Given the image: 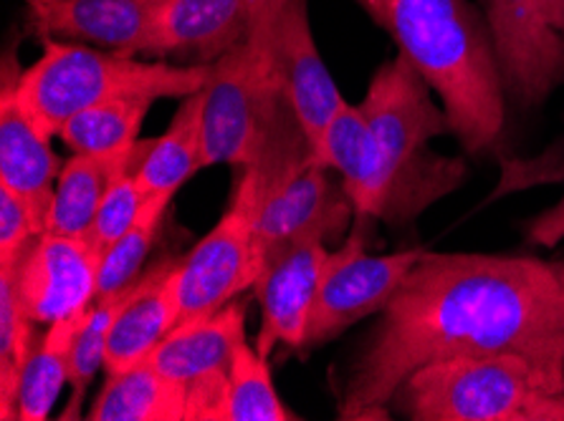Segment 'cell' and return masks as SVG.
Segmentation results:
<instances>
[{
  "label": "cell",
  "mask_w": 564,
  "mask_h": 421,
  "mask_svg": "<svg viewBox=\"0 0 564 421\" xmlns=\"http://www.w3.org/2000/svg\"><path fill=\"white\" fill-rule=\"evenodd\" d=\"M514 354L564 386V303L552 263L527 255L425 253L382 308L341 391L345 421L390 419L417 368Z\"/></svg>",
  "instance_id": "cell-1"
},
{
  "label": "cell",
  "mask_w": 564,
  "mask_h": 421,
  "mask_svg": "<svg viewBox=\"0 0 564 421\" xmlns=\"http://www.w3.org/2000/svg\"><path fill=\"white\" fill-rule=\"evenodd\" d=\"M390 33L438 93L466 154H486L503 140L507 89L491 33L471 0H357Z\"/></svg>",
  "instance_id": "cell-2"
},
{
  "label": "cell",
  "mask_w": 564,
  "mask_h": 421,
  "mask_svg": "<svg viewBox=\"0 0 564 421\" xmlns=\"http://www.w3.org/2000/svg\"><path fill=\"white\" fill-rule=\"evenodd\" d=\"M360 109L380 149L382 222L405 225L466 182L464 159L429 149L431 140L453 134V126L446 109L435 104L429 81L405 54L398 51L372 74Z\"/></svg>",
  "instance_id": "cell-3"
},
{
  "label": "cell",
  "mask_w": 564,
  "mask_h": 421,
  "mask_svg": "<svg viewBox=\"0 0 564 421\" xmlns=\"http://www.w3.org/2000/svg\"><path fill=\"white\" fill-rule=\"evenodd\" d=\"M208 76L210 64L140 62L87 43L46 38L39 62L13 76V91L33 124L56 136L68 119L109 99H185L200 91Z\"/></svg>",
  "instance_id": "cell-4"
},
{
  "label": "cell",
  "mask_w": 564,
  "mask_h": 421,
  "mask_svg": "<svg viewBox=\"0 0 564 421\" xmlns=\"http://www.w3.org/2000/svg\"><path fill=\"white\" fill-rule=\"evenodd\" d=\"M390 409L413 421H564V386L514 354L448 358L417 368Z\"/></svg>",
  "instance_id": "cell-5"
},
{
  "label": "cell",
  "mask_w": 564,
  "mask_h": 421,
  "mask_svg": "<svg viewBox=\"0 0 564 421\" xmlns=\"http://www.w3.org/2000/svg\"><path fill=\"white\" fill-rule=\"evenodd\" d=\"M281 3L269 5L251 36L210 64L203 86V169L253 165L289 107L271 64V31Z\"/></svg>",
  "instance_id": "cell-6"
},
{
  "label": "cell",
  "mask_w": 564,
  "mask_h": 421,
  "mask_svg": "<svg viewBox=\"0 0 564 421\" xmlns=\"http://www.w3.org/2000/svg\"><path fill=\"white\" fill-rule=\"evenodd\" d=\"M375 218L357 214L352 230L341 240L316 293L302 354L337 339L362 318L382 313L395 296L410 268L425 251H400L392 255L367 253Z\"/></svg>",
  "instance_id": "cell-7"
},
{
  "label": "cell",
  "mask_w": 564,
  "mask_h": 421,
  "mask_svg": "<svg viewBox=\"0 0 564 421\" xmlns=\"http://www.w3.org/2000/svg\"><path fill=\"white\" fill-rule=\"evenodd\" d=\"M355 218V204L339 179L332 177V169L316 165L312 157L304 159L273 179L263 197L253 237L256 275H261L281 251L302 240L316 237L341 245Z\"/></svg>",
  "instance_id": "cell-8"
},
{
  "label": "cell",
  "mask_w": 564,
  "mask_h": 421,
  "mask_svg": "<svg viewBox=\"0 0 564 421\" xmlns=\"http://www.w3.org/2000/svg\"><path fill=\"white\" fill-rule=\"evenodd\" d=\"M243 298L230 300L208 315L175 325L150 361L170 381L183 386L187 421H220L236 348L246 341Z\"/></svg>",
  "instance_id": "cell-9"
},
{
  "label": "cell",
  "mask_w": 564,
  "mask_h": 421,
  "mask_svg": "<svg viewBox=\"0 0 564 421\" xmlns=\"http://www.w3.org/2000/svg\"><path fill=\"white\" fill-rule=\"evenodd\" d=\"M501 68L503 89L517 107L532 109L564 84V36L546 0H478Z\"/></svg>",
  "instance_id": "cell-10"
},
{
  "label": "cell",
  "mask_w": 564,
  "mask_h": 421,
  "mask_svg": "<svg viewBox=\"0 0 564 421\" xmlns=\"http://www.w3.org/2000/svg\"><path fill=\"white\" fill-rule=\"evenodd\" d=\"M101 251L87 237L44 232L15 265V282L36 325H51L89 311L97 300Z\"/></svg>",
  "instance_id": "cell-11"
},
{
  "label": "cell",
  "mask_w": 564,
  "mask_h": 421,
  "mask_svg": "<svg viewBox=\"0 0 564 421\" xmlns=\"http://www.w3.org/2000/svg\"><path fill=\"white\" fill-rule=\"evenodd\" d=\"M271 64L281 97L302 124L312 152L345 97L314 41L306 0H284L279 5L271 31Z\"/></svg>",
  "instance_id": "cell-12"
},
{
  "label": "cell",
  "mask_w": 564,
  "mask_h": 421,
  "mask_svg": "<svg viewBox=\"0 0 564 421\" xmlns=\"http://www.w3.org/2000/svg\"><path fill=\"white\" fill-rule=\"evenodd\" d=\"M332 257L335 251L329 243L312 237L281 251L261 270L253 286L261 306V329L253 346L263 358H271L276 346L302 354L314 300Z\"/></svg>",
  "instance_id": "cell-13"
},
{
  "label": "cell",
  "mask_w": 564,
  "mask_h": 421,
  "mask_svg": "<svg viewBox=\"0 0 564 421\" xmlns=\"http://www.w3.org/2000/svg\"><path fill=\"white\" fill-rule=\"evenodd\" d=\"M276 0H162L137 56H183L213 64L251 36Z\"/></svg>",
  "instance_id": "cell-14"
},
{
  "label": "cell",
  "mask_w": 564,
  "mask_h": 421,
  "mask_svg": "<svg viewBox=\"0 0 564 421\" xmlns=\"http://www.w3.org/2000/svg\"><path fill=\"white\" fill-rule=\"evenodd\" d=\"M162 0H29L31 29L41 38L76 41L137 56Z\"/></svg>",
  "instance_id": "cell-15"
},
{
  "label": "cell",
  "mask_w": 564,
  "mask_h": 421,
  "mask_svg": "<svg viewBox=\"0 0 564 421\" xmlns=\"http://www.w3.org/2000/svg\"><path fill=\"white\" fill-rule=\"evenodd\" d=\"M21 71L13 54L3 56L0 84V185L21 195L46 222L62 159L51 149V136L33 124L13 91V76Z\"/></svg>",
  "instance_id": "cell-16"
},
{
  "label": "cell",
  "mask_w": 564,
  "mask_h": 421,
  "mask_svg": "<svg viewBox=\"0 0 564 421\" xmlns=\"http://www.w3.org/2000/svg\"><path fill=\"white\" fill-rule=\"evenodd\" d=\"M310 157L316 165L335 171L357 214L380 220L384 197L382 162L378 142H375L360 104H349L345 99V104L324 126Z\"/></svg>",
  "instance_id": "cell-17"
},
{
  "label": "cell",
  "mask_w": 564,
  "mask_h": 421,
  "mask_svg": "<svg viewBox=\"0 0 564 421\" xmlns=\"http://www.w3.org/2000/svg\"><path fill=\"white\" fill-rule=\"evenodd\" d=\"M177 263H181V257H162V261L152 263L142 290L117 315L107 343V374H119L150 358L160 341L175 329L177 308L173 273Z\"/></svg>",
  "instance_id": "cell-18"
},
{
  "label": "cell",
  "mask_w": 564,
  "mask_h": 421,
  "mask_svg": "<svg viewBox=\"0 0 564 421\" xmlns=\"http://www.w3.org/2000/svg\"><path fill=\"white\" fill-rule=\"evenodd\" d=\"M152 140H140L127 152L97 157V154H72L64 162L62 175L56 179L54 200H51L46 232L66 237H87L101 200L115 182V177L127 165L142 159L150 152Z\"/></svg>",
  "instance_id": "cell-19"
},
{
  "label": "cell",
  "mask_w": 564,
  "mask_h": 421,
  "mask_svg": "<svg viewBox=\"0 0 564 421\" xmlns=\"http://www.w3.org/2000/svg\"><path fill=\"white\" fill-rule=\"evenodd\" d=\"M89 421H187L183 386L170 381L150 358L119 374H107L97 399L87 411Z\"/></svg>",
  "instance_id": "cell-20"
},
{
  "label": "cell",
  "mask_w": 564,
  "mask_h": 421,
  "mask_svg": "<svg viewBox=\"0 0 564 421\" xmlns=\"http://www.w3.org/2000/svg\"><path fill=\"white\" fill-rule=\"evenodd\" d=\"M203 169V89L181 99L173 122L144 154L137 179L148 197H175Z\"/></svg>",
  "instance_id": "cell-21"
},
{
  "label": "cell",
  "mask_w": 564,
  "mask_h": 421,
  "mask_svg": "<svg viewBox=\"0 0 564 421\" xmlns=\"http://www.w3.org/2000/svg\"><path fill=\"white\" fill-rule=\"evenodd\" d=\"M91 308V306H89ZM87 311L48 325L25 361L19 391V421H46L72 374V351Z\"/></svg>",
  "instance_id": "cell-22"
},
{
  "label": "cell",
  "mask_w": 564,
  "mask_h": 421,
  "mask_svg": "<svg viewBox=\"0 0 564 421\" xmlns=\"http://www.w3.org/2000/svg\"><path fill=\"white\" fill-rule=\"evenodd\" d=\"M144 280H148V268H144L140 278L130 282L127 288L94 300L87 315H84L82 329L76 333L72 351V374H68V389H72V394H68L66 407L58 411V419H84V399L89 397L94 376L105 368L107 343L109 333H112V325L117 321V315L124 311V306L140 293Z\"/></svg>",
  "instance_id": "cell-23"
},
{
  "label": "cell",
  "mask_w": 564,
  "mask_h": 421,
  "mask_svg": "<svg viewBox=\"0 0 564 421\" xmlns=\"http://www.w3.org/2000/svg\"><path fill=\"white\" fill-rule=\"evenodd\" d=\"M152 97H119L97 104L68 119L56 136L76 154L109 157L134 147L140 142V129L150 114Z\"/></svg>",
  "instance_id": "cell-24"
},
{
  "label": "cell",
  "mask_w": 564,
  "mask_h": 421,
  "mask_svg": "<svg viewBox=\"0 0 564 421\" xmlns=\"http://www.w3.org/2000/svg\"><path fill=\"white\" fill-rule=\"evenodd\" d=\"M33 318L19 296L13 268H0V419H19L21 376L36 336Z\"/></svg>",
  "instance_id": "cell-25"
},
{
  "label": "cell",
  "mask_w": 564,
  "mask_h": 421,
  "mask_svg": "<svg viewBox=\"0 0 564 421\" xmlns=\"http://www.w3.org/2000/svg\"><path fill=\"white\" fill-rule=\"evenodd\" d=\"M292 409L281 401L271 381L269 358L243 341L236 348L228 376V394L220 421H294Z\"/></svg>",
  "instance_id": "cell-26"
},
{
  "label": "cell",
  "mask_w": 564,
  "mask_h": 421,
  "mask_svg": "<svg viewBox=\"0 0 564 421\" xmlns=\"http://www.w3.org/2000/svg\"><path fill=\"white\" fill-rule=\"evenodd\" d=\"M170 204L173 197H150L134 225L101 253L97 298L117 293L144 273V261L152 253Z\"/></svg>",
  "instance_id": "cell-27"
},
{
  "label": "cell",
  "mask_w": 564,
  "mask_h": 421,
  "mask_svg": "<svg viewBox=\"0 0 564 421\" xmlns=\"http://www.w3.org/2000/svg\"><path fill=\"white\" fill-rule=\"evenodd\" d=\"M142 159L132 162V165H127L119 171L115 182L109 185L105 200H101L97 220H94V228L89 232V237L97 243L101 253L134 225L144 210V204L150 200L142 190L140 179H137V169H140Z\"/></svg>",
  "instance_id": "cell-28"
},
{
  "label": "cell",
  "mask_w": 564,
  "mask_h": 421,
  "mask_svg": "<svg viewBox=\"0 0 564 421\" xmlns=\"http://www.w3.org/2000/svg\"><path fill=\"white\" fill-rule=\"evenodd\" d=\"M44 232L46 222L41 214L11 187L0 185V268L19 265L33 240Z\"/></svg>",
  "instance_id": "cell-29"
},
{
  "label": "cell",
  "mask_w": 564,
  "mask_h": 421,
  "mask_svg": "<svg viewBox=\"0 0 564 421\" xmlns=\"http://www.w3.org/2000/svg\"><path fill=\"white\" fill-rule=\"evenodd\" d=\"M527 240L532 245L540 247H554L564 240V195L560 197L557 204H552L550 210L536 214V218L529 222Z\"/></svg>",
  "instance_id": "cell-30"
},
{
  "label": "cell",
  "mask_w": 564,
  "mask_h": 421,
  "mask_svg": "<svg viewBox=\"0 0 564 421\" xmlns=\"http://www.w3.org/2000/svg\"><path fill=\"white\" fill-rule=\"evenodd\" d=\"M546 5H550V19L554 29L564 36V0H546Z\"/></svg>",
  "instance_id": "cell-31"
},
{
  "label": "cell",
  "mask_w": 564,
  "mask_h": 421,
  "mask_svg": "<svg viewBox=\"0 0 564 421\" xmlns=\"http://www.w3.org/2000/svg\"><path fill=\"white\" fill-rule=\"evenodd\" d=\"M552 268H554V275H557V280H560V290H562V303H564V261H562V263H552Z\"/></svg>",
  "instance_id": "cell-32"
},
{
  "label": "cell",
  "mask_w": 564,
  "mask_h": 421,
  "mask_svg": "<svg viewBox=\"0 0 564 421\" xmlns=\"http://www.w3.org/2000/svg\"><path fill=\"white\" fill-rule=\"evenodd\" d=\"M23 3H29V0H23Z\"/></svg>",
  "instance_id": "cell-33"
}]
</instances>
